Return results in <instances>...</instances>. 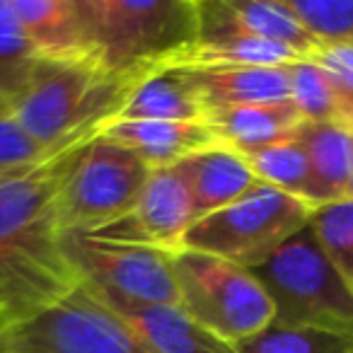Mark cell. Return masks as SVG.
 Wrapping results in <instances>:
<instances>
[{"instance_id":"30","label":"cell","mask_w":353,"mask_h":353,"mask_svg":"<svg viewBox=\"0 0 353 353\" xmlns=\"http://www.w3.org/2000/svg\"><path fill=\"white\" fill-rule=\"evenodd\" d=\"M348 199H353V172H351V187H348Z\"/></svg>"},{"instance_id":"19","label":"cell","mask_w":353,"mask_h":353,"mask_svg":"<svg viewBox=\"0 0 353 353\" xmlns=\"http://www.w3.org/2000/svg\"><path fill=\"white\" fill-rule=\"evenodd\" d=\"M295 138L307 152L322 206L348 199L353 172V133L339 123L305 121Z\"/></svg>"},{"instance_id":"24","label":"cell","mask_w":353,"mask_h":353,"mask_svg":"<svg viewBox=\"0 0 353 353\" xmlns=\"http://www.w3.org/2000/svg\"><path fill=\"white\" fill-rule=\"evenodd\" d=\"M237 348L240 353H351L353 341L319 329L283 327L274 322Z\"/></svg>"},{"instance_id":"12","label":"cell","mask_w":353,"mask_h":353,"mask_svg":"<svg viewBox=\"0 0 353 353\" xmlns=\"http://www.w3.org/2000/svg\"><path fill=\"white\" fill-rule=\"evenodd\" d=\"M102 133L136 152L150 170L179 165L206 148L221 145L208 121L117 119Z\"/></svg>"},{"instance_id":"28","label":"cell","mask_w":353,"mask_h":353,"mask_svg":"<svg viewBox=\"0 0 353 353\" xmlns=\"http://www.w3.org/2000/svg\"><path fill=\"white\" fill-rule=\"evenodd\" d=\"M73 145H78V143H73ZM63 148H70V145H63ZM63 148H59V150H63ZM59 150H46L44 145H39V143L17 123V119L12 117V114L0 119V174L39 165V162H44L46 157H51Z\"/></svg>"},{"instance_id":"1","label":"cell","mask_w":353,"mask_h":353,"mask_svg":"<svg viewBox=\"0 0 353 353\" xmlns=\"http://www.w3.org/2000/svg\"><path fill=\"white\" fill-rule=\"evenodd\" d=\"M90 141L63 148L39 165L0 174L3 327L44 312L80 285L63 254L59 196L70 165Z\"/></svg>"},{"instance_id":"18","label":"cell","mask_w":353,"mask_h":353,"mask_svg":"<svg viewBox=\"0 0 353 353\" xmlns=\"http://www.w3.org/2000/svg\"><path fill=\"white\" fill-rule=\"evenodd\" d=\"M121 314L155 353H240L235 343L199 324L179 305H152Z\"/></svg>"},{"instance_id":"7","label":"cell","mask_w":353,"mask_h":353,"mask_svg":"<svg viewBox=\"0 0 353 353\" xmlns=\"http://www.w3.org/2000/svg\"><path fill=\"white\" fill-rule=\"evenodd\" d=\"M63 254L80 283L117 312L179 305L172 252L102 240L85 232H63Z\"/></svg>"},{"instance_id":"2","label":"cell","mask_w":353,"mask_h":353,"mask_svg":"<svg viewBox=\"0 0 353 353\" xmlns=\"http://www.w3.org/2000/svg\"><path fill=\"white\" fill-rule=\"evenodd\" d=\"M90 59L107 75H145L199 41L196 0H78Z\"/></svg>"},{"instance_id":"17","label":"cell","mask_w":353,"mask_h":353,"mask_svg":"<svg viewBox=\"0 0 353 353\" xmlns=\"http://www.w3.org/2000/svg\"><path fill=\"white\" fill-rule=\"evenodd\" d=\"M119 119L208 121V107L182 68H155L138 80Z\"/></svg>"},{"instance_id":"23","label":"cell","mask_w":353,"mask_h":353,"mask_svg":"<svg viewBox=\"0 0 353 353\" xmlns=\"http://www.w3.org/2000/svg\"><path fill=\"white\" fill-rule=\"evenodd\" d=\"M310 228L336 274L353 290V199L317 208Z\"/></svg>"},{"instance_id":"27","label":"cell","mask_w":353,"mask_h":353,"mask_svg":"<svg viewBox=\"0 0 353 353\" xmlns=\"http://www.w3.org/2000/svg\"><path fill=\"white\" fill-rule=\"evenodd\" d=\"M319 41H353V0H285Z\"/></svg>"},{"instance_id":"4","label":"cell","mask_w":353,"mask_h":353,"mask_svg":"<svg viewBox=\"0 0 353 353\" xmlns=\"http://www.w3.org/2000/svg\"><path fill=\"white\" fill-rule=\"evenodd\" d=\"M252 274L274 303L276 324L319 329L353 341V290L336 274L310 225Z\"/></svg>"},{"instance_id":"15","label":"cell","mask_w":353,"mask_h":353,"mask_svg":"<svg viewBox=\"0 0 353 353\" xmlns=\"http://www.w3.org/2000/svg\"><path fill=\"white\" fill-rule=\"evenodd\" d=\"M192 189L196 221L230 206L259 184L245 155L225 145H213L179 162Z\"/></svg>"},{"instance_id":"6","label":"cell","mask_w":353,"mask_h":353,"mask_svg":"<svg viewBox=\"0 0 353 353\" xmlns=\"http://www.w3.org/2000/svg\"><path fill=\"white\" fill-rule=\"evenodd\" d=\"M172 261L179 307L221 339L240 346L274 324V303L250 269L199 250L174 252Z\"/></svg>"},{"instance_id":"21","label":"cell","mask_w":353,"mask_h":353,"mask_svg":"<svg viewBox=\"0 0 353 353\" xmlns=\"http://www.w3.org/2000/svg\"><path fill=\"white\" fill-rule=\"evenodd\" d=\"M247 162L261 184H269L279 192L290 194V196L310 203L312 208L322 206L307 152L298 138L252 152V155H247Z\"/></svg>"},{"instance_id":"14","label":"cell","mask_w":353,"mask_h":353,"mask_svg":"<svg viewBox=\"0 0 353 353\" xmlns=\"http://www.w3.org/2000/svg\"><path fill=\"white\" fill-rule=\"evenodd\" d=\"M182 68L201 92L208 114L216 109L264 104L290 99L285 68H247V65H172Z\"/></svg>"},{"instance_id":"22","label":"cell","mask_w":353,"mask_h":353,"mask_svg":"<svg viewBox=\"0 0 353 353\" xmlns=\"http://www.w3.org/2000/svg\"><path fill=\"white\" fill-rule=\"evenodd\" d=\"M39 61L12 0H0V97L10 107L30 88Z\"/></svg>"},{"instance_id":"13","label":"cell","mask_w":353,"mask_h":353,"mask_svg":"<svg viewBox=\"0 0 353 353\" xmlns=\"http://www.w3.org/2000/svg\"><path fill=\"white\" fill-rule=\"evenodd\" d=\"M303 123V114L290 99L242 104V107L216 109L208 114V126L213 128L218 143L245 157L295 138Z\"/></svg>"},{"instance_id":"31","label":"cell","mask_w":353,"mask_h":353,"mask_svg":"<svg viewBox=\"0 0 353 353\" xmlns=\"http://www.w3.org/2000/svg\"><path fill=\"white\" fill-rule=\"evenodd\" d=\"M0 353H3V324H0Z\"/></svg>"},{"instance_id":"5","label":"cell","mask_w":353,"mask_h":353,"mask_svg":"<svg viewBox=\"0 0 353 353\" xmlns=\"http://www.w3.org/2000/svg\"><path fill=\"white\" fill-rule=\"evenodd\" d=\"M314 211L310 203L259 182L230 206L199 218L182 250L223 256L252 271L305 230Z\"/></svg>"},{"instance_id":"25","label":"cell","mask_w":353,"mask_h":353,"mask_svg":"<svg viewBox=\"0 0 353 353\" xmlns=\"http://www.w3.org/2000/svg\"><path fill=\"white\" fill-rule=\"evenodd\" d=\"M290 102L298 107L305 121L336 123V102L329 78L312 59H303L288 65Z\"/></svg>"},{"instance_id":"29","label":"cell","mask_w":353,"mask_h":353,"mask_svg":"<svg viewBox=\"0 0 353 353\" xmlns=\"http://www.w3.org/2000/svg\"><path fill=\"white\" fill-rule=\"evenodd\" d=\"M8 114H12L10 102H6V99L0 97V119H3V117H8Z\"/></svg>"},{"instance_id":"10","label":"cell","mask_w":353,"mask_h":353,"mask_svg":"<svg viewBox=\"0 0 353 353\" xmlns=\"http://www.w3.org/2000/svg\"><path fill=\"white\" fill-rule=\"evenodd\" d=\"M194 223H196V206L192 189L182 167L172 165L150 172L136 208L126 218L85 235L150 245L174 254L184 247V237Z\"/></svg>"},{"instance_id":"8","label":"cell","mask_w":353,"mask_h":353,"mask_svg":"<svg viewBox=\"0 0 353 353\" xmlns=\"http://www.w3.org/2000/svg\"><path fill=\"white\" fill-rule=\"evenodd\" d=\"M3 353H155L128 319L80 283L63 300L3 327Z\"/></svg>"},{"instance_id":"16","label":"cell","mask_w":353,"mask_h":353,"mask_svg":"<svg viewBox=\"0 0 353 353\" xmlns=\"http://www.w3.org/2000/svg\"><path fill=\"white\" fill-rule=\"evenodd\" d=\"M41 61H92L78 0H12Z\"/></svg>"},{"instance_id":"20","label":"cell","mask_w":353,"mask_h":353,"mask_svg":"<svg viewBox=\"0 0 353 353\" xmlns=\"http://www.w3.org/2000/svg\"><path fill=\"white\" fill-rule=\"evenodd\" d=\"M303 61L288 46L254 37L228 34L216 39H199L187 54L170 65H247V68H285Z\"/></svg>"},{"instance_id":"3","label":"cell","mask_w":353,"mask_h":353,"mask_svg":"<svg viewBox=\"0 0 353 353\" xmlns=\"http://www.w3.org/2000/svg\"><path fill=\"white\" fill-rule=\"evenodd\" d=\"M141 78L107 75L92 61H39L30 88L12 102V117L39 145L59 150L117 121Z\"/></svg>"},{"instance_id":"9","label":"cell","mask_w":353,"mask_h":353,"mask_svg":"<svg viewBox=\"0 0 353 353\" xmlns=\"http://www.w3.org/2000/svg\"><path fill=\"white\" fill-rule=\"evenodd\" d=\"M150 172L136 152L99 133L78 152L61 187L63 232H97L126 218Z\"/></svg>"},{"instance_id":"11","label":"cell","mask_w":353,"mask_h":353,"mask_svg":"<svg viewBox=\"0 0 353 353\" xmlns=\"http://www.w3.org/2000/svg\"><path fill=\"white\" fill-rule=\"evenodd\" d=\"M199 39L242 34L288 46L312 59L324 41L305 30L285 0H196Z\"/></svg>"},{"instance_id":"26","label":"cell","mask_w":353,"mask_h":353,"mask_svg":"<svg viewBox=\"0 0 353 353\" xmlns=\"http://www.w3.org/2000/svg\"><path fill=\"white\" fill-rule=\"evenodd\" d=\"M312 61L327 73L336 102V123L353 133V41H324Z\"/></svg>"},{"instance_id":"32","label":"cell","mask_w":353,"mask_h":353,"mask_svg":"<svg viewBox=\"0 0 353 353\" xmlns=\"http://www.w3.org/2000/svg\"><path fill=\"white\" fill-rule=\"evenodd\" d=\"M351 353H353V348H351Z\"/></svg>"}]
</instances>
